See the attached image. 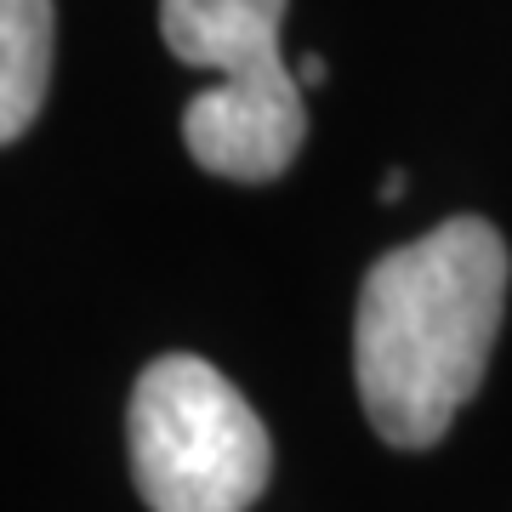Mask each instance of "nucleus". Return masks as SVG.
Instances as JSON below:
<instances>
[{
  "mask_svg": "<svg viewBox=\"0 0 512 512\" xmlns=\"http://www.w3.org/2000/svg\"><path fill=\"white\" fill-rule=\"evenodd\" d=\"M507 239L484 217H450L370 262L353 319V370L370 427L399 450H427L478 393L501 313Z\"/></svg>",
  "mask_w": 512,
  "mask_h": 512,
  "instance_id": "obj_1",
  "label": "nucleus"
},
{
  "mask_svg": "<svg viewBox=\"0 0 512 512\" xmlns=\"http://www.w3.org/2000/svg\"><path fill=\"white\" fill-rule=\"evenodd\" d=\"M285 0H160V35L177 63L217 86L183 109L194 165L228 183H274L308 137L296 69L279 52Z\"/></svg>",
  "mask_w": 512,
  "mask_h": 512,
  "instance_id": "obj_2",
  "label": "nucleus"
},
{
  "mask_svg": "<svg viewBox=\"0 0 512 512\" xmlns=\"http://www.w3.org/2000/svg\"><path fill=\"white\" fill-rule=\"evenodd\" d=\"M274 444L245 393L194 353H165L131 387V478L154 512H245Z\"/></svg>",
  "mask_w": 512,
  "mask_h": 512,
  "instance_id": "obj_3",
  "label": "nucleus"
},
{
  "mask_svg": "<svg viewBox=\"0 0 512 512\" xmlns=\"http://www.w3.org/2000/svg\"><path fill=\"white\" fill-rule=\"evenodd\" d=\"M52 0H0V148L35 126L52 86Z\"/></svg>",
  "mask_w": 512,
  "mask_h": 512,
  "instance_id": "obj_4",
  "label": "nucleus"
},
{
  "mask_svg": "<svg viewBox=\"0 0 512 512\" xmlns=\"http://www.w3.org/2000/svg\"><path fill=\"white\" fill-rule=\"evenodd\" d=\"M325 57H302V63H296V86H319V80H325Z\"/></svg>",
  "mask_w": 512,
  "mask_h": 512,
  "instance_id": "obj_5",
  "label": "nucleus"
},
{
  "mask_svg": "<svg viewBox=\"0 0 512 512\" xmlns=\"http://www.w3.org/2000/svg\"><path fill=\"white\" fill-rule=\"evenodd\" d=\"M399 194H404V171H387V177H382V200L393 205Z\"/></svg>",
  "mask_w": 512,
  "mask_h": 512,
  "instance_id": "obj_6",
  "label": "nucleus"
}]
</instances>
